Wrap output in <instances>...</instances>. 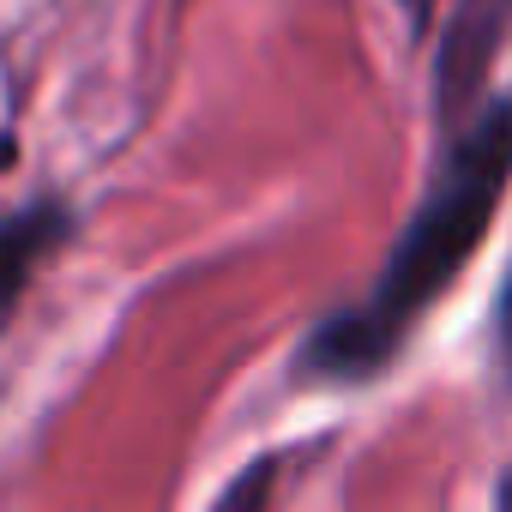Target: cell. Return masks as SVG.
<instances>
[{"label":"cell","instance_id":"6","mask_svg":"<svg viewBox=\"0 0 512 512\" xmlns=\"http://www.w3.org/2000/svg\"><path fill=\"white\" fill-rule=\"evenodd\" d=\"M404 19H410V37H428L434 31V13H440V0H398Z\"/></svg>","mask_w":512,"mask_h":512},{"label":"cell","instance_id":"2","mask_svg":"<svg viewBox=\"0 0 512 512\" xmlns=\"http://www.w3.org/2000/svg\"><path fill=\"white\" fill-rule=\"evenodd\" d=\"M506 31H512V0H458L452 7L446 37H440V61H434V109L446 127H458L482 103Z\"/></svg>","mask_w":512,"mask_h":512},{"label":"cell","instance_id":"3","mask_svg":"<svg viewBox=\"0 0 512 512\" xmlns=\"http://www.w3.org/2000/svg\"><path fill=\"white\" fill-rule=\"evenodd\" d=\"M73 235H79V217L55 193H43V199H31V205L0 217V332L13 326V314H19V302H25L31 278H37V266L49 260V253H61Z\"/></svg>","mask_w":512,"mask_h":512},{"label":"cell","instance_id":"7","mask_svg":"<svg viewBox=\"0 0 512 512\" xmlns=\"http://www.w3.org/2000/svg\"><path fill=\"white\" fill-rule=\"evenodd\" d=\"M13 157H19V145H13V139H7V133H0V169H7V163H13Z\"/></svg>","mask_w":512,"mask_h":512},{"label":"cell","instance_id":"1","mask_svg":"<svg viewBox=\"0 0 512 512\" xmlns=\"http://www.w3.org/2000/svg\"><path fill=\"white\" fill-rule=\"evenodd\" d=\"M506 187H512V91H494V97H482L476 115H464L452 127V145H446L428 193L416 199L398 247L386 253L380 284L356 308H338L308 332V344L296 350V380L356 386V380L386 374L392 356L422 326V314L476 260Z\"/></svg>","mask_w":512,"mask_h":512},{"label":"cell","instance_id":"4","mask_svg":"<svg viewBox=\"0 0 512 512\" xmlns=\"http://www.w3.org/2000/svg\"><path fill=\"white\" fill-rule=\"evenodd\" d=\"M272 476H278V458H260V464H253L235 488H223V506H247V500H260L266 488H272Z\"/></svg>","mask_w":512,"mask_h":512},{"label":"cell","instance_id":"5","mask_svg":"<svg viewBox=\"0 0 512 512\" xmlns=\"http://www.w3.org/2000/svg\"><path fill=\"white\" fill-rule=\"evenodd\" d=\"M494 332H500V356H506V374H512V278L500 290V308H494Z\"/></svg>","mask_w":512,"mask_h":512}]
</instances>
